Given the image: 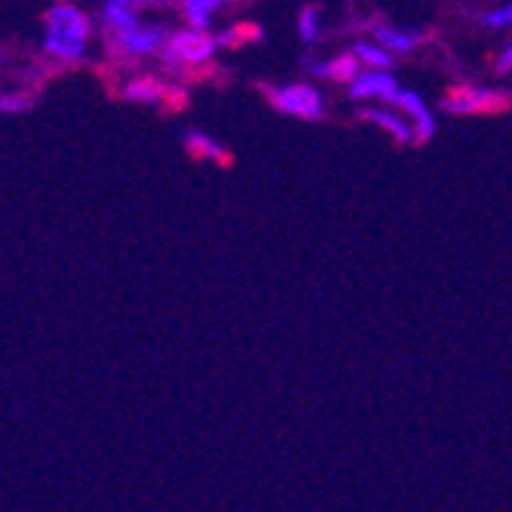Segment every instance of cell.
I'll return each instance as SVG.
<instances>
[{
    "mask_svg": "<svg viewBox=\"0 0 512 512\" xmlns=\"http://www.w3.org/2000/svg\"><path fill=\"white\" fill-rule=\"evenodd\" d=\"M212 4L221 10V7H227V4H246V0H212Z\"/></svg>",
    "mask_w": 512,
    "mask_h": 512,
    "instance_id": "cell-22",
    "label": "cell"
},
{
    "mask_svg": "<svg viewBox=\"0 0 512 512\" xmlns=\"http://www.w3.org/2000/svg\"><path fill=\"white\" fill-rule=\"evenodd\" d=\"M442 108L448 114H463V117H482V114H503L512 108V96L506 89L494 86H476V83H457L445 92Z\"/></svg>",
    "mask_w": 512,
    "mask_h": 512,
    "instance_id": "cell-3",
    "label": "cell"
},
{
    "mask_svg": "<svg viewBox=\"0 0 512 512\" xmlns=\"http://www.w3.org/2000/svg\"><path fill=\"white\" fill-rule=\"evenodd\" d=\"M264 99L270 102V108H276L286 117H298V120H322L325 117V99L322 92L310 83H283V86H261Z\"/></svg>",
    "mask_w": 512,
    "mask_h": 512,
    "instance_id": "cell-4",
    "label": "cell"
},
{
    "mask_svg": "<svg viewBox=\"0 0 512 512\" xmlns=\"http://www.w3.org/2000/svg\"><path fill=\"white\" fill-rule=\"evenodd\" d=\"M396 89H399V83H396L393 71H378V68H365L347 83V92L353 102H371V99L387 102Z\"/></svg>",
    "mask_w": 512,
    "mask_h": 512,
    "instance_id": "cell-7",
    "label": "cell"
},
{
    "mask_svg": "<svg viewBox=\"0 0 512 512\" xmlns=\"http://www.w3.org/2000/svg\"><path fill=\"white\" fill-rule=\"evenodd\" d=\"M365 28H368V34L375 37L378 43H384L387 50H393V53H414L417 46H421L424 40H427V34H421V31H414V28H399V25H393V22H384V19H371V22H365Z\"/></svg>",
    "mask_w": 512,
    "mask_h": 512,
    "instance_id": "cell-9",
    "label": "cell"
},
{
    "mask_svg": "<svg viewBox=\"0 0 512 512\" xmlns=\"http://www.w3.org/2000/svg\"><path fill=\"white\" fill-rule=\"evenodd\" d=\"M102 19H105L108 31H129L135 25H142V19H138V7L132 4V0H105Z\"/></svg>",
    "mask_w": 512,
    "mask_h": 512,
    "instance_id": "cell-13",
    "label": "cell"
},
{
    "mask_svg": "<svg viewBox=\"0 0 512 512\" xmlns=\"http://www.w3.org/2000/svg\"><path fill=\"white\" fill-rule=\"evenodd\" d=\"M359 120L384 129L399 148L414 145V126H411V120L402 111L390 108V105H384V108H365V111H359Z\"/></svg>",
    "mask_w": 512,
    "mask_h": 512,
    "instance_id": "cell-8",
    "label": "cell"
},
{
    "mask_svg": "<svg viewBox=\"0 0 512 512\" xmlns=\"http://www.w3.org/2000/svg\"><path fill=\"white\" fill-rule=\"evenodd\" d=\"M264 37V31L252 22H240V25H230L227 31H221L215 40L221 50H237V46H246V43H258Z\"/></svg>",
    "mask_w": 512,
    "mask_h": 512,
    "instance_id": "cell-15",
    "label": "cell"
},
{
    "mask_svg": "<svg viewBox=\"0 0 512 512\" xmlns=\"http://www.w3.org/2000/svg\"><path fill=\"white\" fill-rule=\"evenodd\" d=\"M365 65L359 62V56L350 50V53H338L335 59L329 62H307V71L319 80H332V83H350Z\"/></svg>",
    "mask_w": 512,
    "mask_h": 512,
    "instance_id": "cell-11",
    "label": "cell"
},
{
    "mask_svg": "<svg viewBox=\"0 0 512 512\" xmlns=\"http://www.w3.org/2000/svg\"><path fill=\"white\" fill-rule=\"evenodd\" d=\"M298 34L304 43H316L322 37V13L316 4H307L301 13H298Z\"/></svg>",
    "mask_w": 512,
    "mask_h": 512,
    "instance_id": "cell-17",
    "label": "cell"
},
{
    "mask_svg": "<svg viewBox=\"0 0 512 512\" xmlns=\"http://www.w3.org/2000/svg\"><path fill=\"white\" fill-rule=\"evenodd\" d=\"M350 50L359 56V62L365 65V68H378V71H393L396 68V53L393 50H387L384 43H371V40H359V43H353Z\"/></svg>",
    "mask_w": 512,
    "mask_h": 512,
    "instance_id": "cell-14",
    "label": "cell"
},
{
    "mask_svg": "<svg viewBox=\"0 0 512 512\" xmlns=\"http://www.w3.org/2000/svg\"><path fill=\"white\" fill-rule=\"evenodd\" d=\"M479 22H482V28H488V31H506V28H512V4L482 13Z\"/></svg>",
    "mask_w": 512,
    "mask_h": 512,
    "instance_id": "cell-18",
    "label": "cell"
},
{
    "mask_svg": "<svg viewBox=\"0 0 512 512\" xmlns=\"http://www.w3.org/2000/svg\"><path fill=\"white\" fill-rule=\"evenodd\" d=\"M218 50H221V46H218L215 37H209L200 28H188V31H172L169 34L160 59H163V65L169 71H194V68L209 65Z\"/></svg>",
    "mask_w": 512,
    "mask_h": 512,
    "instance_id": "cell-2",
    "label": "cell"
},
{
    "mask_svg": "<svg viewBox=\"0 0 512 512\" xmlns=\"http://www.w3.org/2000/svg\"><path fill=\"white\" fill-rule=\"evenodd\" d=\"M166 25H135L129 31H108V46L123 56V59H145V56H160L169 40Z\"/></svg>",
    "mask_w": 512,
    "mask_h": 512,
    "instance_id": "cell-5",
    "label": "cell"
},
{
    "mask_svg": "<svg viewBox=\"0 0 512 512\" xmlns=\"http://www.w3.org/2000/svg\"><path fill=\"white\" fill-rule=\"evenodd\" d=\"M384 105L402 111L411 120V126H414V145H427L430 138L436 135V117L427 108V102L421 99V92H411V89H402L399 86Z\"/></svg>",
    "mask_w": 512,
    "mask_h": 512,
    "instance_id": "cell-6",
    "label": "cell"
},
{
    "mask_svg": "<svg viewBox=\"0 0 512 512\" xmlns=\"http://www.w3.org/2000/svg\"><path fill=\"white\" fill-rule=\"evenodd\" d=\"M28 108H31L28 92H4V96H0V114H22Z\"/></svg>",
    "mask_w": 512,
    "mask_h": 512,
    "instance_id": "cell-19",
    "label": "cell"
},
{
    "mask_svg": "<svg viewBox=\"0 0 512 512\" xmlns=\"http://www.w3.org/2000/svg\"><path fill=\"white\" fill-rule=\"evenodd\" d=\"M135 7H169L172 0H132Z\"/></svg>",
    "mask_w": 512,
    "mask_h": 512,
    "instance_id": "cell-21",
    "label": "cell"
},
{
    "mask_svg": "<svg viewBox=\"0 0 512 512\" xmlns=\"http://www.w3.org/2000/svg\"><path fill=\"white\" fill-rule=\"evenodd\" d=\"M512 71V37L506 40V46L500 50V56L494 59V74H509Z\"/></svg>",
    "mask_w": 512,
    "mask_h": 512,
    "instance_id": "cell-20",
    "label": "cell"
},
{
    "mask_svg": "<svg viewBox=\"0 0 512 512\" xmlns=\"http://www.w3.org/2000/svg\"><path fill=\"white\" fill-rule=\"evenodd\" d=\"M181 13H184V19H188V28L209 31L218 7L212 4V0H181Z\"/></svg>",
    "mask_w": 512,
    "mask_h": 512,
    "instance_id": "cell-16",
    "label": "cell"
},
{
    "mask_svg": "<svg viewBox=\"0 0 512 512\" xmlns=\"http://www.w3.org/2000/svg\"><path fill=\"white\" fill-rule=\"evenodd\" d=\"M120 92L126 102H135V105H163L175 99V89L163 83L160 77H132Z\"/></svg>",
    "mask_w": 512,
    "mask_h": 512,
    "instance_id": "cell-10",
    "label": "cell"
},
{
    "mask_svg": "<svg viewBox=\"0 0 512 512\" xmlns=\"http://www.w3.org/2000/svg\"><path fill=\"white\" fill-rule=\"evenodd\" d=\"M92 37V22L89 16L74 7V4H56L46 10V37H43V50L65 59V62H77L83 59L86 46Z\"/></svg>",
    "mask_w": 512,
    "mask_h": 512,
    "instance_id": "cell-1",
    "label": "cell"
},
{
    "mask_svg": "<svg viewBox=\"0 0 512 512\" xmlns=\"http://www.w3.org/2000/svg\"><path fill=\"white\" fill-rule=\"evenodd\" d=\"M184 148H188V154L194 160H209V163H221V166H230V154L224 145H218L215 138H209L206 132L200 129H191L184 132Z\"/></svg>",
    "mask_w": 512,
    "mask_h": 512,
    "instance_id": "cell-12",
    "label": "cell"
}]
</instances>
